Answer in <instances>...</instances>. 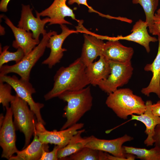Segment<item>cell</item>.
Returning a JSON list of instances; mask_svg holds the SVG:
<instances>
[{
	"mask_svg": "<svg viewBox=\"0 0 160 160\" xmlns=\"http://www.w3.org/2000/svg\"><path fill=\"white\" fill-rule=\"evenodd\" d=\"M86 66L80 57L77 58L67 67H62L54 77L53 87L46 94V100L58 97L66 91L82 89L90 84L86 73Z\"/></svg>",
	"mask_w": 160,
	"mask_h": 160,
	"instance_id": "cell-1",
	"label": "cell"
},
{
	"mask_svg": "<svg viewBox=\"0 0 160 160\" xmlns=\"http://www.w3.org/2000/svg\"><path fill=\"white\" fill-rule=\"evenodd\" d=\"M58 97L67 103L63 114L66 121L60 130L77 123L84 115L91 109L92 105L93 97L89 86L78 90L65 92Z\"/></svg>",
	"mask_w": 160,
	"mask_h": 160,
	"instance_id": "cell-2",
	"label": "cell"
},
{
	"mask_svg": "<svg viewBox=\"0 0 160 160\" xmlns=\"http://www.w3.org/2000/svg\"><path fill=\"white\" fill-rule=\"evenodd\" d=\"M105 103L118 117L123 119L133 114L143 113L146 109L145 103L142 98L128 88L118 89L108 94Z\"/></svg>",
	"mask_w": 160,
	"mask_h": 160,
	"instance_id": "cell-3",
	"label": "cell"
},
{
	"mask_svg": "<svg viewBox=\"0 0 160 160\" xmlns=\"http://www.w3.org/2000/svg\"><path fill=\"white\" fill-rule=\"evenodd\" d=\"M57 33L51 31L43 36L39 44L30 52L25 55L18 63L12 65H3L0 68V76L14 73L18 75L21 78L29 81L32 68L44 54L50 37Z\"/></svg>",
	"mask_w": 160,
	"mask_h": 160,
	"instance_id": "cell-4",
	"label": "cell"
},
{
	"mask_svg": "<svg viewBox=\"0 0 160 160\" xmlns=\"http://www.w3.org/2000/svg\"><path fill=\"white\" fill-rule=\"evenodd\" d=\"M10 104L16 130L23 133L25 136L23 149L29 145L31 137L34 135L36 117L27 103L16 94L15 99Z\"/></svg>",
	"mask_w": 160,
	"mask_h": 160,
	"instance_id": "cell-5",
	"label": "cell"
},
{
	"mask_svg": "<svg viewBox=\"0 0 160 160\" xmlns=\"http://www.w3.org/2000/svg\"><path fill=\"white\" fill-rule=\"evenodd\" d=\"M0 81L10 84L15 91L16 94L27 103L30 108L34 113L37 121L45 125L40 113L41 109L44 107V104L36 102L34 100L32 95L36 91L29 81L21 78L19 79L15 75L10 76L7 75L0 76Z\"/></svg>",
	"mask_w": 160,
	"mask_h": 160,
	"instance_id": "cell-6",
	"label": "cell"
},
{
	"mask_svg": "<svg viewBox=\"0 0 160 160\" xmlns=\"http://www.w3.org/2000/svg\"><path fill=\"white\" fill-rule=\"evenodd\" d=\"M109 61L110 73L106 79L100 81L97 85L108 94L127 84L132 76L133 71L131 62L123 63L111 60Z\"/></svg>",
	"mask_w": 160,
	"mask_h": 160,
	"instance_id": "cell-7",
	"label": "cell"
},
{
	"mask_svg": "<svg viewBox=\"0 0 160 160\" xmlns=\"http://www.w3.org/2000/svg\"><path fill=\"white\" fill-rule=\"evenodd\" d=\"M84 125L83 123H77L64 129L49 131L45 129L44 125L37 121L35 132L42 143L58 145L60 148L65 146L73 136L81 129Z\"/></svg>",
	"mask_w": 160,
	"mask_h": 160,
	"instance_id": "cell-8",
	"label": "cell"
},
{
	"mask_svg": "<svg viewBox=\"0 0 160 160\" xmlns=\"http://www.w3.org/2000/svg\"><path fill=\"white\" fill-rule=\"evenodd\" d=\"M133 139L132 137L127 134L112 140L100 139L91 135L90 140L85 146L108 153L115 156L125 159L126 160H135V156L132 154L126 153L122 146L125 143Z\"/></svg>",
	"mask_w": 160,
	"mask_h": 160,
	"instance_id": "cell-9",
	"label": "cell"
},
{
	"mask_svg": "<svg viewBox=\"0 0 160 160\" xmlns=\"http://www.w3.org/2000/svg\"><path fill=\"white\" fill-rule=\"evenodd\" d=\"M4 122L0 127V145L2 149V158L8 160L19 151L16 145V130L13 121L11 107L6 108Z\"/></svg>",
	"mask_w": 160,
	"mask_h": 160,
	"instance_id": "cell-10",
	"label": "cell"
},
{
	"mask_svg": "<svg viewBox=\"0 0 160 160\" xmlns=\"http://www.w3.org/2000/svg\"><path fill=\"white\" fill-rule=\"evenodd\" d=\"M82 23L80 20L76 28L79 32L84 33V41L80 57L87 67L102 55L105 43L100 39L101 35L88 31L83 26Z\"/></svg>",
	"mask_w": 160,
	"mask_h": 160,
	"instance_id": "cell-11",
	"label": "cell"
},
{
	"mask_svg": "<svg viewBox=\"0 0 160 160\" xmlns=\"http://www.w3.org/2000/svg\"><path fill=\"white\" fill-rule=\"evenodd\" d=\"M32 10L29 5L22 4L21 17L17 27L28 31H31L33 38L39 40L40 34L44 36L47 33L44 27L47 23L49 22L50 18L47 17L41 19L36 11V17H35Z\"/></svg>",
	"mask_w": 160,
	"mask_h": 160,
	"instance_id": "cell-12",
	"label": "cell"
},
{
	"mask_svg": "<svg viewBox=\"0 0 160 160\" xmlns=\"http://www.w3.org/2000/svg\"><path fill=\"white\" fill-rule=\"evenodd\" d=\"M62 32L59 34L57 33L52 35L47 44V47L50 49V52L49 57L44 60L42 64L47 65L49 68H51L56 64L60 62L64 52L67 49L62 47L63 43L69 35L73 33L79 32L77 30L69 29L64 24L60 25Z\"/></svg>",
	"mask_w": 160,
	"mask_h": 160,
	"instance_id": "cell-13",
	"label": "cell"
},
{
	"mask_svg": "<svg viewBox=\"0 0 160 160\" xmlns=\"http://www.w3.org/2000/svg\"><path fill=\"white\" fill-rule=\"evenodd\" d=\"M67 0H54L52 4L47 8L38 12L40 16L47 17L50 18L49 25L58 24L72 25L65 19L66 17H70L73 20L78 22L80 20L76 19L73 10L66 4Z\"/></svg>",
	"mask_w": 160,
	"mask_h": 160,
	"instance_id": "cell-14",
	"label": "cell"
},
{
	"mask_svg": "<svg viewBox=\"0 0 160 160\" xmlns=\"http://www.w3.org/2000/svg\"><path fill=\"white\" fill-rule=\"evenodd\" d=\"M148 28L145 21L140 19L133 25L130 34L125 36L110 37L109 40H122L136 42L143 46L147 52L149 53L150 51V43L155 42L158 40L155 37L152 36L149 34Z\"/></svg>",
	"mask_w": 160,
	"mask_h": 160,
	"instance_id": "cell-15",
	"label": "cell"
},
{
	"mask_svg": "<svg viewBox=\"0 0 160 160\" xmlns=\"http://www.w3.org/2000/svg\"><path fill=\"white\" fill-rule=\"evenodd\" d=\"M134 53L132 48L124 46L119 40H108L104 44L102 55L109 60L126 63L131 62Z\"/></svg>",
	"mask_w": 160,
	"mask_h": 160,
	"instance_id": "cell-16",
	"label": "cell"
},
{
	"mask_svg": "<svg viewBox=\"0 0 160 160\" xmlns=\"http://www.w3.org/2000/svg\"><path fill=\"white\" fill-rule=\"evenodd\" d=\"M5 23L10 27L14 36L15 39L13 42L12 47L15 49H21L25 55L30 52L40 42L39 40L33 38L32 33L16 27L7 17H4Z\"/></svg>",
	"mask_w": 160,
	"mask_h": 160,
	"instance_id": "cell-17",
	"label": "cell"
},
{
	"mask_svg": "<svg viewBox=\"0 0 160 160\" xmlns=\"http://www.w3.org/2000/svg\"><path fill=\"white\" fill-rule=\"evenodd\" d=\"M146 109L145 112L140 115H132L131 120H135L143 123L146 127L145 132L147 137L144 141L147 146H152L154 143L153 136L155 128L158 124H160V117L154 115L151 110L152 102L148 100L145 103Z\"/></svg>",
	"mask_w": 160,
	"mask_h": 160,
	"instance_id": "cell-18",
	"label": "cell"
},
{
	"mask_svg": "<svg viewBox=\"0 0 160 160\" xmlns=\"http://www.w3.org/2000/svg\"><path fill=\"white\" fill-rule=\"evenodd\" d=\"M157 36L159 45L156 57L151 63L146 64L144 68L145 71L152 72V77L149 85L143 88L141 92L148 97L150 93H155L160 98V34Z\"/></svg>",
	"mask_w": 160,
	"mask_h": 160,
	"instance_id": "cell-19",
	"label": "cell"
},
{
	"mask_svg": "<svg viewBox=\"0 0 160 160\" xmlns=\"http://www.w3.org/2000/svg\"><path fill=\"white\" fill-rule=\"evenodd\" d=\"M86 71L90 84L97 85L100 81L106 79L110 73L109 60L101 55L98 60L86 67Z\"/></svg>",
	"mask_w": 160,
	"mask_h": 160,
	"instance_id": "cell-20",
	"label": "cell"
},
{
	"mask_svg": "<svg viewBox=\"0 0 160 160\" xmlns=\"http://www.w3.org/2000/svg\"><path fill=\"white\" fill-rule=\"evenodd\" d=\"M33 141L21 151H18L16 156H12L9 160H39L43 149L49 148L39 140L35 131Z\"/></svg>",
	"mask_w": 160,
	"mask_h": 160,
	"instance_id": "cell-21",
	"label": "cell"
},
{
	"mask_svg": "<svg viewBox=\"0 0 160 160\" xmlns=\"http://www.w3.org/2000/svg\"><path fill=\"white\" fill-rule=\"evenodd\" d=\"M85 131L84 129L79 130L78 132L71 138L65 146L59 149L57 153L58 159H63L85 146L90 140L91 136L82 137L81 134Z\"/></svg>",
	"mask_w": 160,
	"mask_h": 160,
	"instance_id": "cell-22",
	"label": "cell"
},
{
	"mask_svg": "<svg viewBox=\"0 0 160 160\" xmlns=\"http://www.w3.org/2000/svg\"><path fill=\"white\" fill-rule=\"evenodd\" d=\"M125 152L135 156L142 160H160V148L155 146L150 149L123 146Z\"/></svg>",
	"mask_w": 160,
	"mask_h": 160,
	"instance_id": "cell-23",
	"label": "cell"
},
{
	"mask_svg": "<svg viewBox=\"0 0 160 160\" xmlns=\"http://www.w3.org/2000/svg\"><path fill=\"white\" fill-rule=\"evenodd\" d=\"M65 159L70 160H105L106 153L85 146Z\"/></svg>",
	"mask_w": 160,
	"mask_h": 160,
	"instance_id": "cell-24",
	"label": "cell"
},
{
	"mask_svg": "<svg viewBox=\"0 0 160 160\" xmlns=\"http://www.w3.org/2000/svg\"><path fill=\"white\" fill-rule=\"evenodd\" d=\"M159 0H132L135 4H140L143 7L145 15V22L147 23L149 33L153 24L155 12L159 4Z\"/></svg>",
	"mask_w": 160,
	"mask_h": 160,
	"instance_id": "cell-25",
	"label": "cell"
},
{
	"mask_svg": "<svg viewBox=\"0 0 160 160\" xmlns=\"http://www.w3.org/2000/svg\"><path fill=\"white\" fill-rule=\"evenodd\" d=\"M8 46L4 47L2 51H0V68L5 63L11 61H15L16 63L20 61L25 55L23 50L20 48L14 52H10L8 50Z\"/></svg>",
	"mask_w": 160,
	"mask_h": 160,
	"instance_id": "cell-26",
	"label": "cell"
},
{
	"mask_svg": "<svg viewBox=\"0 0 160 160\" xmlns=\"http://www.w3.org/2000/svg\"><path fill=\"white\" fill-rule=\"evenodd\" d=\"M12 88L9 84L0 81V103L4 108L9 107V104L15 99V95L11 94Z\"/></svg>",
	"mask_w": 160,
	"mask_h": 160,
	"instance_id": "cell-27",
	"label": "cell"
},
{
	"mask_svg": "<svg viewBox=\"0 0 160 160\" xmlns=\"http://www.w3.org/2000/svg\"><path fill=\"white\" fill-rule=\"evenodd\" d=\"M48 148H45L43 149L39 160H58L57 153L58 150L60 148V147L55 145L52 150L50 152H48Z\"/></svg>",
	"mask_w": 160,
	"mask_h": 160,
	"instance_id": "cell-28",
	"label": "cell"
},
{
	"mask_svg": "<svg viewBox=\"0 0 160 160\" xmlns=\"http://www.w3.org/2000/svg\"><path fill=\"white\" fill-rule=\"evenodd\" d=\"M150 33L154 35L160 34V16L157 13L155 14L153 17V24Z\"/></svg>",
	"mask_w": 160,
	"mask_h": 160,
	"instance_id": "cell-29",
	"label": "cell"
},
{
	"mask_svg": "<svg viewBox=\"0 0 160 160\" xmlns=\"http://www.w3.org/2000/svg\"><path fill=\"white\" fill-rule=\"evenodd\" d=\"M153 139L154 146L160 148V124L156 125L155 128Z\"/></svg>",
	"mask_w": 160,
	"mask_h": 160,
	"instance_id": "cell-30",
	"label": "cell"
},
{
	"mask_svg": "<svg viewBox=\"0 0 160 160\" xmlns=\"http://www.w3.org/2000/svg\"><path fill=\"white\" fill-rule=\"evenodd\" d=\"M68 3L69 5H72L74 3L77 4L79 6L80 4L84 5L88 8L89 12H97L88 5L87 3V0H68Z\"/></svg>",
	"mask_w": 160,
	"mask_h": 160,
	"instance_id": "cell-31",
	"label": "cell"
},
{
	"mask_svg": "<svg viewBox=\"0 0 160 160\" xmlns=\"http://www.w3.org/2000/svg\"><path fill=\"white\" fill-rule=\"evenodd\" d=\"M151 110L154 115L160 117V100L156 103L152 104L151 106Z\"/></svg>",
	"mask_w": 160,
	"mask_h": 160,
	"instance_id": "cell-32",
	"label": "cell"
},
{
	"mask_svg": "<svg viewBox=\"0 0 160 160\" xmlns=\"http://www.w3.org/2000/svg\"><path fill=\"white\" fill-rule=\"evenodd\" d=\"M11 0H1L0 3L1 11L6 12L7 11V6Z\"/></svg>",
	"mask_w": 160,
	"mask_h": 160,
	"instance_id": "cell-33",
	"label": "cell"
},
{
	"mask_svg": "<svg viewBox=\"0 0 160 160\" xmlns=\"http://www.w3.org/2000/svg\"><path fill=\"white\" fill-rule=\"evenodd\" d=\"M0 127H1L4 122L5 116H4L1 113L0 114Z\"/></svg>",
	"mask_w": 160,
	"mask_h": 160,
	"instance_id": "cell-34",
	"label": "cell"
},
{
	"mask_svg": "<svg viewBox=\"0 0 160 160\" xmlns=\"http://www.w3.org/2000/svg\"><path fill=\"white\" fill-rule=\"evenodd\" d=\"M157 14L160 16V8L157 10Z\"/></svg>",
	"mask_w": 160,
	"mask_h": 160,
	"instance_id": "cell-35",
	"label": "cell"
}]
</instances>
